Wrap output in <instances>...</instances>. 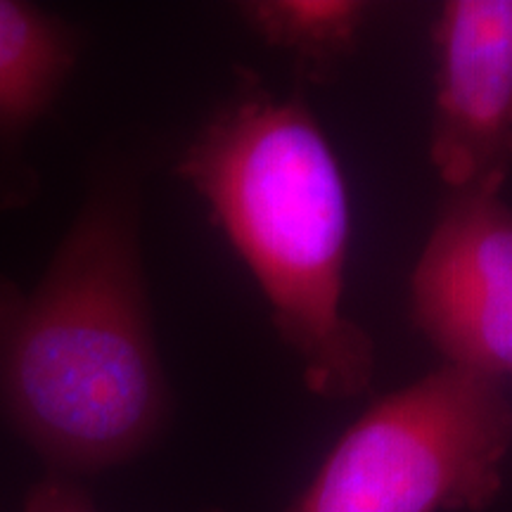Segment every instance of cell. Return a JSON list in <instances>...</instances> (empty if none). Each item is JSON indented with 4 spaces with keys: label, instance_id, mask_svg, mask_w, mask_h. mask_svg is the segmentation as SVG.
Returning <instances> with one entry per match:
<instances>
[{
    "label": "cell",
    "instance_id": "1",
    "mask_svg": "<svg viewBox=\"0 0 512 512\" xmlns=\"http://www.w3.org/2000/svg\"><path fill=\"white\" fill-rule=\"evenodd\" d=\"M138 226L133 183L105 178L34 290L0 278V411L53 475L124 465L169 420Z\"/></svg>",
    "mask_w": 512,
    "mask_h": 512
},
{
    "label": "cell",
    "instance_id": "2",
    "mask_svg": "<svg viewBox=\"0 0 512 512\" xmlns=\"http://www.w3.org/2000/svg\"><path fill=\"white\" fill-rule=\"evenodd\" d=\"M176 174L207 202L254 273L309 392L323 399L366 392L375 344L342 306L347 183L309 107L242 74L183 150Z\"/></svg>",
    "mask_w": 512,
    "mask_h": 512
},
{
    "label": "cell",
    "instance_id": "3",
    "mask_svg": "<svg viewBox=\"0 0 512 512\" xmlns=\"http://www.w3.org/2000/svg\"><path fill=\"white\" fill-rule=\"evenodd\" d=\"M510 448L508 384L444 363L370 406L287 512H482Z\"/></svg>",
    "mask_w": 512,
    "mask_h": 512
},
{
    "label": "cell",
    "instance_id": "4",
    "mask_svg": "<svg viewBox=\"0 0 512 512\" xmlns=\"http://www.w3.org/2000/svg\"><path fill=\"white\" fill-rule=\"evenodd\" d=\"M418 330L451 366L512 382V211L448 192L411 280Z\"/></svg>",
    "mask_w": 512,
    "mask_h": 512
},
{
    "label": "cell",
    "instance_id": "5",
    "mask_svg": "<svg viewBox=\"0 0 512 512\" xmlns=\"http://www.w3.org/2000/svg\"><path fill=\"white\" fill-rule=\"evenodd\" d=\"M430 159L448 192L501 195L512 169V0H451L434 24Z\"/></svg>",
    "mask_w": 512,
    "mask_h": 512
},
{
    "label": "cell",
    "instance_id": "6",
    "mask_svg": "<svg viewBox=\"0 0 512 512\" xmlns=\"http://www.w3.org/2000/svg\"><path fill=\"white\" fill-rule=\"evenodd\" d=\"M79 60L76 31L53 12L0 0V157L22 166V147L60 98ZM17 171V169H15Z\"/></svg>",
    "mask_w": 512,
    "mask_h": 512
},
{
    "label": "cell",
    "instance_id": "7",
    "mask_svg": "<svg viewBox=\"0 0 512 512\" xmlns=\"http://www.w3.org/2000/svg\"><path fill=\"white\" fill-rule=\"evenodd\" d=\"M240 8L254 34L320 79L351 53L370 12L356 0H256Z\"/></svg>",
    "mask_w": 512,
    "mask_h": 512
},
{
    "label": "cell",
    "instance_id": "8",
    "mask_svg": "<svg viewBox=\"0 0 512 512\" xmlns=\"http://www.w3.org/2000/svg\"><path fill=\"white\" fill-rule=\"evenodd\" d=\"M24 512H98L86 491L72 477L53 475L43 477L24 503Z\"/></svg>",
    "mask_w": 512,
    "mask_h": 512
}]
</instances>
